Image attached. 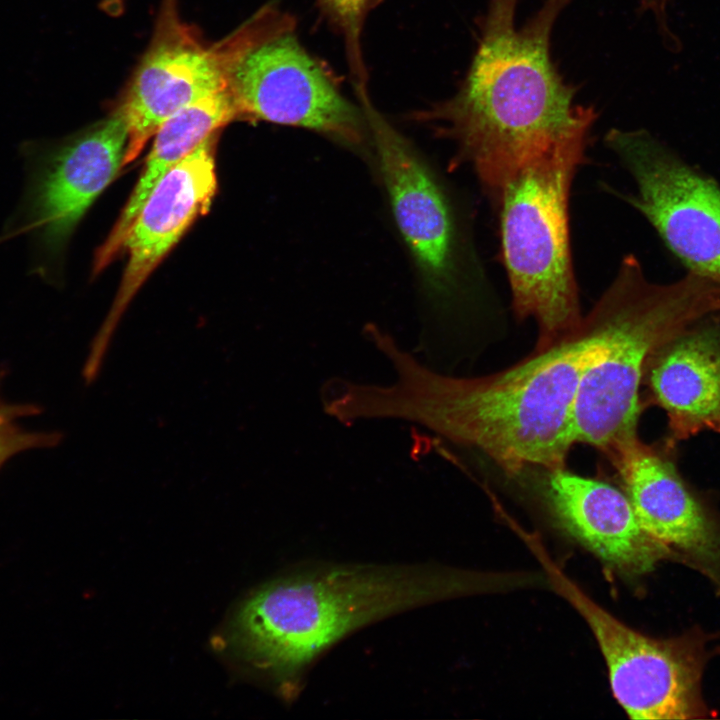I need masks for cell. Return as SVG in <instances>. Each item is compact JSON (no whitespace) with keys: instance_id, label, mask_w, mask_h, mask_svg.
I'll return each instance as SVG.
<instances>
[{"instance_id":"9a60e30c","label":"cell","mask_w":720,"mask_h":720,"mask_svg":"<svg viewBox=\"0 0 720 720\" xmlns=\"http://www.w3.org/2000/svg\"><path fill=\"white\" fill-rule=\"evenodd\" d=\"M643 405L667 415L666 444L675 447L702 431L720 434V314L678 333L649 356Z\"/></svg>"},{"instance_id":"4fadbf2b","label":"cell","mask_w":720,"mask_h":720,"mask_svg":"<svg viewBox=\"0 0 720 720\" xmlns=\"http://www.w3.org/2000/svg\"><path fill=\"white\" fill-rule=\"evenodd\" d=\"M673 449L638 436L606 456L645 531L720 578V523L679 473Z\"/></svg>"},{"instance_id":"5bb4252c","label":"cell","mask_w":720,"mask_h":720,"mask_svg":"<svg viewBox=\"0 0 720 720\" xmlns=\"http://www.w3.org/2000/svg\"><path fill=\"white\" fill-rule=\"evenodd\" d=\"M547 472L545 496L560 527L609 566L630 575L683 557L640 524L626 493L566 467Z\"/></svg>"},{"instance_id":"9c48e42d","label":"cell","mask_w":720,"mask_h":720,"mask_svg":"<svg viewBox=\"0 0 720 720\" xmlns=\"http://www.w3.org/2000/svg\"><path fill=\"white\" fill-rule=\"evenodd\" d=\"M128 129L117 109L108 118L56 144L23 145L27 183L19 225L1 239L32 233L39 250L57 256L119 169Z\"/></svg>"},{"instance_id":"30bf717a","label":"cell","mask_w":720,"mask_h":720,"mask_svg":"<svg viewBox=\"0 0 720 720\" xmlns=\"http://www.w3.org/2000/svg\"><path fill=\"white\" fill-rule=\"evenodd\" d=\"M396 226L424 292L442 307L457 291L461 240L448 194L414 146L374 107L361 105Z\"/></svg>"},{"instance_id":"8992f818","label":"cell","mask_w":720,"mask_h":720,"mask_svg":"<svg viewBox=\"0 0 720 720\" xmlns=\"http://www.w3.org/2000/svg\"><path fill=\"white\" fill-rule=\"evenodd\" d=\"M242 28L226 87L236 119L302 128L353 148L365 144L369 130L361 106L303 45L293 15L268 3Z\"/></svg>"},{"instance_id":"ba28073f","label":"cell","mask_w":720,"mask_h":720,"mask_svg":"<svg viewBox=\"0 0 720 720\" xmlns=\"http://www.w3.org/2000/svg\"><path fill=\"white\" fill-rule=\"evenodd\" d=\"M606 146L632 177L625 199L688 272L720 285V186L645 129L609 130Z\"/></svg>"},{"instance_id":"ac0fdd59","label":"cell","mask_w":720,"mask_h":720,"mask_svg":"<svg viewBox=\"0 0 720 720\" xmlns=\"http://www.w3.org/2000/svg\"><path fill=\"white\" fill-rule=\"evenodd\" d=\"M3 374L0 372V384ZM40 412L39 406L27 403H9L0 394V468L14 455L38 448L58 445L62 440L59 432L29 431L18 421Z\"/></svg>"},{"instance_id":"7c38bea8","label":"cell","mask_w":720,"mask_h":720,"mask_svg":"<svg viewBox=\"0 0 720 720\" xmlns=\"http://www.w3.org/2000/svg\"><path fill=\"white\" fill-rule=\"evenodd\" d=\"M234 42L231 34L206 46L177 20L162 23L118 106L128 129L122 167L139 155L166 120L227 87Z\"/></svg>"},{"instance_id":"277c9868","label":"cell","mask_w":720,"mask_h":720,"mask_svg":"<svg viewBox=\"0 0 720 720\" xmlns=\"http://www.w3.org/2000/svg\"><path fill=\"white\" fill-rule=\"evenodd\" d=\"M720 314V285L697 274L672 283L647 279L638 259L623 258L582 324L593 348L574 403L576 443L605 455L638 437L645 364L660 345Z\"/></svg>"},{"instance_id":"52a82bcc","label":"cell","mask_w":720,"mask_h":720,"mask_svg":"<svg viewBox=\"0 0 720 720\" xmlns=\"http://www.w3.org/2000/svg\"><path fill=\"white\" fill-rule=\"evenodd\" d=\"M544 564L556 591L582 615L608 668L613 696L632 719H695L708 710L701 695L707 659L696 633L654 639L620 622L589 598L544 553Z\"/></svg>"},{"instance_id":"d6986e66","label":"cell","mask_w":720,"mask_h":720,"mask_svg":"<svg viewBox=\"0 0 720 720\" xmlns=\"http://www.w3.org/2000/svg\"><path fill=\"white\" fill-rule=\"evenodd\" d=\"M673 0H638L639 14H648L656 26V32L666 48L676 46L680 38L669 20V8Z\"/></svg>"},{"instance_id":"6da1fadb","label":"cell","mask_w":720,"mask_h":720,"mask_svg":"<svg viewBox=\"0 0 720 720\" xmlns=\"http://www.w3.org/2000/svg\"><path fill=\"white\" fill-rule=\"evenodd\" d=\"M365 336L390 362V385L339 378L330 409L344 425L363 419H400L488 456L508 475L528 467H566L574 436L579 381L593 342L578 332L494 373L460 377L432 369L391 335L368 324Z\"/></svg>"},{"instance_id":"8fae6325","label":"cell","mask_w":720,"mask_h":720,"mask_svg":"<svg viewBox=\"0 0 720 720\" xmlns=\"http://www.w3.org/2000/svg\"><path fill=\"white\" fill-rule=\"evenodd\" d=\"M216 136L207 137L163 176L129 229L122 248L128 262L112 307L91 342L85 380L98 378L117 325L141 285L189 226L208 212L217 190Z\"/></svg>"},{"instance_id":"e0dca14e","label":"cell","mask_w":720,"mask_h":720,"mask_svg":"<svg viewBox=\"0 0 720 720\" xmlns=\"http://www.w3.org/2000/svg\"><path fill=\"white\" fill-rule=\"evenodd\" d=\"M382 0H316L322 18L342 39L350 79L357 98L369 96L363 54V32L369 14Z\"/></svg>"},{"instance_id":"5b68a950","label":"cell","mask_w":720,"mask_h":720,"mask_svg":"<svg viewBox=\"0 0 720 720\" xmlns=\"http://www.w3.org/2000/svg\"><path fill=\"white\" fill-rule=\"evenodd\" d=\"M590 133L573 134L532 155L490 194L499 212L513 312L536 322V350L572 337L583 320L571 257L569 195Z\"/></svg>"},{"instance_id":"3957f363","label":"cell","mask_w":720,"mask_h":720,"mask_svg":"<svg viewBox=\"0 0 720 720\" xmlns=\"http://www.w3.org/2000/svg\"><path fill=\"white\" fill-rule=\"evenodd\" d=\"M464 571L431 565L300 568L253 592L229 629L233 650L290 696L306 668L348 633L387 616L471 592Z\"/></svg>"},{"instance_id":"7a4b0ae2","label":"cell","mask_w":720,"mask_h":720,"mask_svg":"<svg viewBox=\"0 0 720 720\" xmlns=\"http://www.w3.org/2000/svg\"><path fill=\"white\" fill-rule=\"evenodd\" d=\"M571 0H544L520 27L519 0H489L477 46L456 91L414 113L456 149L491 194L522 162L552 144L591 131L592 105L576 102L552 57V35Z\"/></svg>"},{"instance_id":"2e32d148","label":"cell","mask_w":720,"mask_h":720,"mask_svg":"<svg viewBox=\"0 0 720 720\" xmlns=\"http://www.w3.org/2000/svg\"><path fill=\"white\" fill-rule=\"evenodd\" d=\"M235 119L232 99L224 88L181 109L159 127L134 190L110 234L96 252L94 275L122 250L136 216L163 176L207 137Z\"/></svg>"}]
</instances>
